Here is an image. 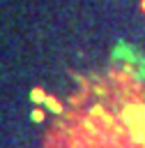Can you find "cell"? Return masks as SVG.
<instances>
[{
  "label": "cell",
  "mask_w": 145,
  "mask_h": 148,
  "mask_svg": "<svg viewBox=\"0 0 145 148\" xmlns=\"http://www.w3.org/2000/svg\"><path fill=\"white\" fill-rule=\"evenodd\" d=\"M30 97H32V102H35V104H44L48 95H46V92H44L39 86H35V88H32V92H30Z\"/></svg>",
  "instance_id": "1"
},
{
  "label": "cell",
  "mask_w": 145,
  "mask_h": 148,
  "mask_svg": "<svg viewBox=\"0 0 145 148\" xmlns=\"http://www.w3.org/2000/svg\"><path fill=\"white\" fill-rule=\"evenodd\" d=\"M44 104H46V106H48V109H51V111H55V113H60V111H62V106H60V102H58V99H55V97H53V95H48V97H46V102H44Z\"/></svg>",
  "instance_id": "2"
},
{
  "label": "cell",
  "mask_w": 145,
  "mask_h": 148,
  "mask_svg": "<svg viewBox=\"0 0 145 148\" xmlns=\"http://www.w3.org/2000/svg\"><path fill=\"white\" fill-rule=\"evenodd\" d=\"M32 120H35V123H41V120H44V111H41V109H35V111H32Z\"/></svg>",
  "instance_id": "3"
},
{
  "label": "cell",
  "mask_w": 145,
  "mask_h": 148,
  "mask_svg": "<svg viewBox=\"0 0 145 148\" xmlns=\"http://www.w3.org/2000/svg\"><path fill=\"white\" fill-rule=\"evenodd\" d=\"M140 12L145 14V0H140Z\"/></svg>",
  "instance_id": "4"
}]
</instances>
